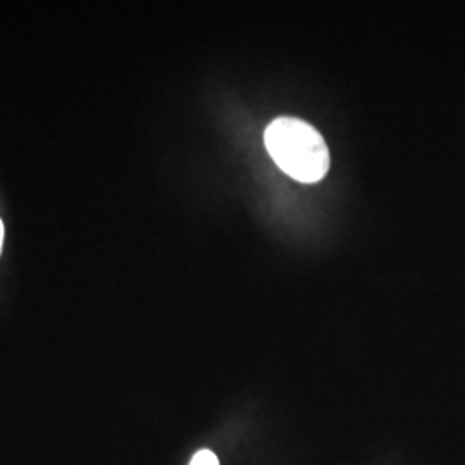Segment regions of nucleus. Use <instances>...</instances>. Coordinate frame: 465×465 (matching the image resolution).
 Wrapping results in <instances>:
<instances>
[{
	"label": "nucleus",
	"mask_w": 465,
	"mask_h": 465,
	"mask_svg": "<svg viewBox=\"0 0 465 465\" xmlns=\"http://www.w3.org/2000/svg\"><path fill=\"white\" fill-rule=\"evenodd\" d=\"M2 240H4V226H2V221H0V249H2Z\"/></svg>",
	"instance_id": "obj_3"
},
{
	"label": "nucleus",
	"mask_w": 465,
	"mask_h": 465,
	"mask_svg": "<svg viewBox=\"0 0 465 465\" xmlns=\"http://www.w3.org/2000/svg\"><path fill=\"white\" fill-rule=\"evenodd\" d=\"M264 143L282 173L302 183L321 182L330 169V150L309 123L278 117L266 128Z\"/></svg>",
	"instance_id": "obj_1"
},
{
	"label": "nucleus",
	"mask_w": 465,
	"mask_h": 465,
	"mask_svg": "<svg viewBox=\"0 0 465 465\" xmlns=\"http://www.w3.org/2000/svg\"><path fill=\"white\" fill-rule=\"evenodd\" d=\"M188 465H219V459L211 450H199Z\"/></svg>",
	"instance_id": "obj_2"
}]
</instances>
